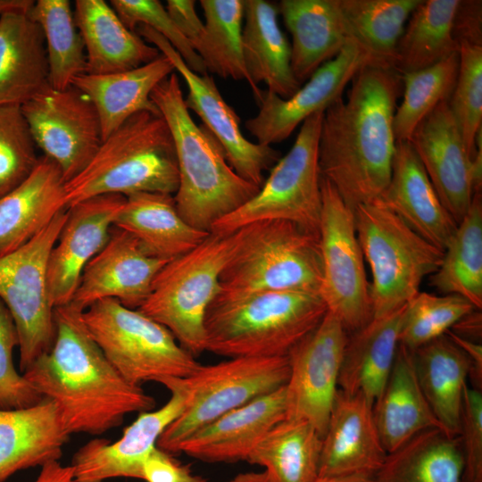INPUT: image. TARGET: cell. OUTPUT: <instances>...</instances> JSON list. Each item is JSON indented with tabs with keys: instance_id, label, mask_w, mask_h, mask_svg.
I'll return each mask as SVG.
<instances>
[{
	"instance_id": "cell-1",
	"label": "cell",
	"mask_w": 482,
	"mask_h": 482,
	"mask_svg": "<svg viewBox=\"0 0 482 482\" xmlns=\"http://www.w3.org/2000/svg\"><path fill=\"white\" fill-rule=\"evenodd\" d=\"M403 79L392 66L369 63L323 114L319 137L320 176L353 211L380 198L395 150L393 120Z\"/></svg>"
},
{
	"instance_id": "cell-2",
	"label": "cell",
	"mask_w": 482,
	"mask_h": 482,
	"mask_svg": "<svg viewBox=\"0 0 482 482\" xmlns=\"http://www.w3.org/2000/svg\"><path fill=\"white\" fill-rule=\"evenodd\" d=\"M82 312L72 303L54 308L52 347L22 373L55 403L70 436L101 435L120 426L126 415L151 411L156 403L113 368L88 333Z\"/></svg>"
},
{
	"instance_id": "cell-3",
	"label": "cell",
	"mask_w": 482,
	"mask_h": 482,
	"mask_svg": "<svg viewBox=\"0 0 482 482\" xmlns=\"http://www.w3.org/2000/svg\"><path fill=\"white\" fill-rule=\"evenodd\" d=\"M150 98L166 121L175 146L176 208L189 225L211 232L217 220L246 203L260 187L239 177L217 139L194 121L176 73L161 81Z\"/></svg>"
},
{
	"instance_id": "cell-4",
	"label": "cell",
	"mask_w": 482,
	"mask_h": 482,
	"mask_svg": "<svg viewBox=\"0 0 482 482\" xmlns=\"http://www.w3.org/2000/svg\"><path fill=\"white\" fill-rule=\"evenodd\" d=\"M327 312L320 295L313 293L217 295L204 318V350L228 358L287 356Z\"/></svg>"
},
{
	"instance_id": "cell-5",
	"label": "cell",
	"mask_w": 482,
	"mask_h": 482,
	"mask_svg": "<svg viewBox=\"0 0 482 482\" xmlns=\"http://www.w3.org/2000/svg\"><path fill=\"white\" fill-rule=\"evenodd\" d=\"M178 186L176 151L169 127L161 114L144 111L104 139L85 169L65 183V202L69 207L101 195H174Z\"/></svg>"
},
{
	"instance_id": "cell-6",
	"label": "cell",
	"mask_w": 482,
	"mask_h": 482,
	"mask_svg": "<svg viewBox=\"0 0 482 482\" xmlns=\"http://www.w3.org/2000/svg\"><path fill=\"white\" fill-rule=\"evenodd\" d=\"M236 247L220 277L219 295L258 292L320 295L322 262L319 237L285 220H264L237 229Z\"/></svg>"
},
{
	"instance_id": "cell-7",
	"label": "cell",
	"mask_w": 482,
	"mask_h": 482,
	"mask_svg": "<svg viewBox=\"0 0 482 482\" xmlns=\"http://www.w3.org/2000/svg\"><path fill=\"white\" fill-rule=\"evenodd\" d=\"M289 377L288 356L236 357L200 365L187 378L157 382L184 396L180 414L162 432L156 446L178 453L193 433L223 414L283 387Z\"/></svg>"
},
{
	"instance_id": "cell-8",
	"label": "cell",
	"mask_w": 482,
	"mask_h": 482,
	"mask_svg": "<svg viewBox=\"0 0 482 482\" xmlns=\"http://www.w3.org/2000/svg\"><path fill=\"white\" fill-rule=\"evenodd\" d=\"M237 238V230L210 232L195 248L166 262L137 309L167 328L194 357L205 352V314L220 292V277Z\"/></svg>"
},
{
	"instance_id": "cell-9",
	"label": "cell",
	"mask_w": 482,
	"mask_h": 482,
	"mask_svg": "<svg viewBox=\"0 0 482 482\" xmlns=\"http://www.w3.org/2000/svg\"><path fill=\"white\" fill-rule=\"evenodd\" d=\"M357 237L371 274L373 318L405 305L440 266L444 251L411 229L379 198L353 210Z\"/></svg>"
},
{
	"instance_id": "cell-10",
	"label": "cell",
	"mask_w": 482,
	"mask_h": 482,
	"mask_svg": "<svg viewBox=\"0 0 482 482\" xmlns=\"http://www.w3.org/2000/svg\"><path fill=\"white\" fill-rule=\"evenodd\" d=\"M82 320L107 360L130 384L187 378L201 365L167 328L116 299L93 303L83 311Z\"/></svg>"
},
{
	"instance_id": "cell-11",
	"label": "cell",
	"mask_w": 482,
	"mask_h": 482,
	"mask_svg": "<svg viewBox=\"0 0 482 482\" xmlns=\"http://www.w3.org/2000/svg\"><path fill=\"white\" fill-rule=\"evenodd\" d=\"M324 112L301 126L288 153L271 167L257 193L243 205L217 220L213 233H230L264 220H285L319 237L321 189L319 137Z\"/></svg>"
},
{
	"instance_id": "cell-12",
	"label": "cell",
	"mask_w": 482,
	"mask_h": 482,
	"mask_svg": "<svg viewBox=\"0 0 482 482\" xmlns=\"http://www.w3.org/2000/svg\"><path fill=\"white\" fill-rule=\"evenodd\" d=\"M67 210L57 213L28 243L0 256V299L18 332L21 374L54 343V306L48 290L47 263L67 218Z\"/></svg>"
},
{
	"instance_id": "cell-13",
	"label": "cell",
	"mask_w": 482,
	"mask_h": 482,
	"mask_svg": "<svg viewBox=\"0 0 482 482\" xmlns=\"http://www.w3.org/2000/svg\"><path fill=\"white\" fill-rule=\"evenodd\" d=\"M320 189L319 242L322 280L320 295L328 312L337 317L351 334L373 319L370 285L356 234L353 211L322 177Z\"/></svg>"
},
{
	"instance_id": "cell-14",
	"label": "cell",
	"mask_w": 482,
	"mask_h": 482,
	"mask_svg": "<svg viewBox=\"0 0 482 482\" xmlns=\"http://www.w3.org/2000/svg\"><path fill=\"white\" fill-rule=\"evenodd\" d=\"M21 107L36 145L59 166L65 183L85 169L103 142L95 105L71 85L48 86Z\"/></svg>"
},
{
	"instance_id": "cell-15",
	"label": "cell",
	"mask_w": 482,
	"mask_h": 482,
	"mask_svg": "<svg viewBox=\"0 0 482 482\" xmlns=\"http://www.w3.org/2000/svg\"><path fill=\"white\" fill-rule=\"evenodd\" d=\"M137 34L154 45L166 56L174 71L181 75L187 87L185 104L204 122L222 146L226 159L236 173L260 187L263 173L279 160V152L270 145L249 141L240 129V119L227 104L214 82L213 77L191 71L179 54L162 36L146 25H138Z\"/></svg>"
},
{
	"instance_id": "cell-16",
	"label": "cell",
	"mask_w": 482,
	"mask_h": 482,
	"mask_svg": "<svg viewBox=\"0 0 482 482\" xmlns=\"http://www.w3.org/2000/svg\"><path fill=\"white\" fill-rule=\"evenodd\" d=\"M348 336L337 317L327 312L319 326L287 355L285 419L310 423L321 437L338 390Z\"/></svg>"
},
{
	"instance_id": "cell-17",
	"label": "cell",
	"mask_w": 482,
	"mask_h": 482,
	"mask_svg": "<svg viewBox=\"0 0 482 482\" xmlns=\"http://www.w3.org/2000/svg\"><path fill=\"white\" fill-rule=\"evenodd\" d=\"M369 63L379 62L355 41L350 40L335 58L321 65L289 98H281L268 90L262 91L256 102L259 112L245 121V129L260 145H270L286 140L306 119L324 112L342 97L355 74Z\"/></svg>"
},
{
	"instance_id": "cell-18",
	"label": "cell",
	"mask_w": 482,
	"mask_h": 482,
	"mask_svg": "<svg viewBox=\"0 0 482 482\" xmlns=\"http://www.w3.org/2000/svg\"><path fill=\"white\" fill-rule=\"evenodd\" d=\"M125 200L121 195H101L68 207L47 263L48 290L54 308L71 302L86 265L107 243Z\"/></svg>"
},
{
	"instance_id": "cell-19",
	"label": "cell",
	"mask_w": 482,
	"mask_h": 482,
	"mask_svg": "<svg viewBox=\"0 0 482 482\" xmlns=\"http://www.w3.org/2000/svg\"><path fill=\"white\" fill-rule=\"evenodd\" d=\"M168 262L148 254L131 234L112 226L105 245L86 265L71 303L85 311L112 298L138 309Z\"/></svg>"
},
{
	"instance_id": "cell-20",
	"label": "cell",
	"mask_w": 482,
	"mask_h": 482,
	"mask_svg": "<svg viewBox=\"0 0 482 482\" xmlns=\"http://www.w3.org/2000/svg\"><path fill=\"white\" fill-rule=\"evenodd\" d=\"M409 142L443 206L459 224L474 195L473 159L466 150L448 101L441 102L419 123Z\"/></svg>"
},
{
	"instance_id": "cell-21",
	"label": "cell",
	"mask_w": 482,
	"mask_h": 482,
	"mask_svg": "<svg viewBox=\"0 0 482 482\" xmlns=\"http://www.w3.org/2000/svg\"><path fill=\"white\" fill-rule=\"evenodd\" d=\"M168 390L171 394L170 400L155 411L140 412L119 440L112 443L96 438L79 448L71 464L74 482H105L116 478L143 479L145 461L162 432L183 410V395L175 388Z\"/></svg>"
},
{
	"instance_id": "cell-22",
	"label": "cell",
	"mask_w": 482,
	"mask_h": 482,
	"mask_svg": "<svg viewBox=\"0 0 482 482\" xmlns=\"http://www.w3.org/2000/svg\"><path fill=\"white\" fill-rule=\"evenodd\" d=\"M373 406L361 395L337 390L320 459L319 476L375 473L387 453L379 438Z\"/></svg>"
},
{
	"instance_id": "cell-23",
	"label": "cell",
	"mask_w": 482,
	"mask_h": 482,
	"mask_svg": "<svg viewBox=\"0 0 482 482\" xmlns=\"http://www.w3.org/2000/svg\"><path fill=\"white\" fill-rule=\"evenodd\" d=\"M285 418L284 386L201 428L179 445L178 453L210 463L246 461L262 436Z\"/></svg>"
},
{
	"instance_id": "cell-24",
	"label": "cell",
	"mask_w": 482,
	"mask_h": 482,
	"mask_svg": "<svg viewBox=\"0 0 482 482\" xmlns=\"http://www.w3.org/2000/svg\"><path fill=\"white\" fill-rule=\"evenodd\" d=\"M379 199L442 251L456 230L458 224L443 206L409 141L396 142L390 180Z\"/></svg>"
},
{
	"instance_id": "cell-25",
	"label": "cell",
	"mask_w": 482,
	"mask_h": 482,
	"mask_svg": "<svg viewBox=\"0 0 482 482\" xmlns=\"http://www.w3.org/2000/svg\"><path fill=\"white\" fill-rule=\"evenodd\" d=\"M69 437L55 403L47 398L26 408L0 409V482L59 461Z\"/></svg>"
},
{
	"instance_id": "cell-26",
	"label": "cell",
	"mask_w": 482,
	"mask_h": 482,
	"mask_svg": "<svg viewBox=\"0 0 482 482\" xmlns=\"http://www.w3.org/2000/svg\"><path fill=\"white\" fill-rule=\"evenodd\" d=\"M59 166L42 155L31 174L0 198V256L20 248L68 208Z\"/></svg>"
},
{
	"instance_id": "cell-27",
	"label": "cell",
	"mask_w": 482,
	"mask_h": 482,
	"mask_svg": "<svg viewBox=\"0 0 482 482\" xmlns=\"http://www.w3.org/2000/svg\"><path fill=\"white\" fill-rule=\"evenodd\" d=\"M73 14L85 47L87 74L132 70L161 55L155 46L129 29L104 0H77Z\"/></svg>"
},
{
	"instance_id": "cell-28",
	"label": "cell",
	"mask_w": 482,
	"mask_h": 482,
	"mask_svg": "<svg viewBox=\"0 0 482 482\" xmlns=\"http://www.w3.org/2000/svg\"><path fill=\"white\" fill-rule=\"evenodd\" d=\"M242 32L243 56L251 80V90L257 102L262 95L258 84L287 99L301 87L291 64L290 45L281 30L278 4L265 0H244Z\"/></svg>"
},
{
	"instance_id": "cell-29",
	"label": "cell",
	"mask_w": 482,
	"mask_h": 482,
	"mask_svg": "<svg viewBox=\"0 0 482 482\" xmlns=\"http://www.w3.org/2000/svg\"><path fill=\"white\" fill-rule=\"evenodd\" d=\"M278 8L292 37L291 69L302 85L351 39L337 0H281Z\"/></svg>"
},
{
	"instance_id": "cell-30",
	"label": "cell",
	"mask_w": 482,
	"mask_h": 482,
	"mask_svg": "<svg viewBox=\"0 0 482 482\" xmlns=\"http://www.w3.org/2000/svg\"><path fill=\"white\" fill-rule=\"evenodd\" d=\"M406 304L386 315L373 318L349 334L345 347L338 389L361 394L373 406L394 365Z\"/></svg>"
},
{
	"instance_id": "cell-31",
	"label": "cell",
	"mask_w": 482,
	"mask_h": 482,
	"mask_svg": "<svg viewBox=\"0 0 482 482\" xmlns=\"http://www.w3.org/2000/svg\"><path fill=\"white\" fill-rule=\"evenodd\" d=\"M372 411L379 438L387 453L424 430L442 429L419 384L412 351L401 344Z\"/></svg>"
},
{
	"instance_id": "cell-32",
	"label": "cell",
	"mask_w": 482,
	"mask_h": 482,
	"mask_svg": "<svg viewBox=\"0 0 482 482\" xmlns=\"http://www.w3.org/2000/svg\"><path fill=\"white\" fill-rule=\"evenodd\" d=\"M113 226L131 234L148 254L164 261L187 253L210 234L182 219L173 195L155 192L127 195Z\"/></svg>"
},
{
	"instance_id": "cell-33",
	"label": "cell",
	"mask_w": 482,
	"mask_h": 482,
	"mask_svg": "<svg viewBox=\"0 0 482 482\" xmlns=\"http://www.w3.org/2000/svg\"><path fill=\"white\" fill-rule=\"evenodd\" d=\"M173 71L170 60L161 54L155 60L132 70L104 75L81 74L72 79L71 86L86 94L95 105L104 140L139 112L161 114L150 96Z\"/></svg>"
},
{
	"instance_id": "cell-34",
	"label": "cell",
	"mask_w": 482,
	"mask_h": 482,
	"mask_svg": "<svg viewBox=\"0 0 482 482\" xmlns=\"http://www.w3.org/2000/svg\"><path fill=\"white\" fill-rule=\"evenodd\" d=\"M49 86L46 42L27 13L0 17V106L20 105Z\"/></svg>"
},
{
	"instance_id": "cell-35",
	"label": "cell",
	"mask_w": 482,
	"mask_h": 482,
	"mask_svg": "<svg viewBox=\"0 0 482 482\" xmlns=\"http://www.w3.org/2000/svg\"><path fill=\"white\" fill-rule=\"evenodd\" d=\"M417 378L422 393L448 436L460 433L461 412L470 362L447 334L412 351Z\"/></svg>"
},
{
	"instance_id": "cell-36",
	"label": "cell",
	"mask_w": 482,
	"mask_h": 482,
	"mask_svg": "<svg viewBox=\"0 0 482 482\" xmlns=\"http://www.w3.org/2000/svg\"><path fill=\"white\" fill-rule=\"evenodd\" d=\"M463 471L459 436L429 428L387 453L373 482H463Z\"/></svg>"
},
{
	"instance_id": "cell-37",
	"label": "cell",
	"mask_w": 482,
	"mask_h": 482,
	"mask_svg": "<svg viewBox=\"0 0 482 482\" xmlns=\"http://www.w3.org/2000/svg\"><path fill=\"white\" fill-rule=\"evenodd\" d=\"M321 445L322 437L312 425L284 419L262 436L246 461L263 468L270 482H313Z\"/></svg>"
},
{
	"instance_id": "cell-38",
	"label": "cell",
	"mask_w": 482,
	"mask_h": 482,
	"mask_svg": "<svg viewBox=\"0 0 482 482\" xmlns=\"http://www.w3.org/2000/svg\"><path fill=\"white\" fill-rule=\"evenodd\" d=\"M460 0H421L409 17L396 45L393 68L401 75L430 67L453 54V36Z\"/></svg>"
},
{
	"instance_id": "cell-39",
	"label": "cell",
	"mask_w": 482,
	"mask_h": 482,
	"mask_svg": "<svg viewBox=\"0 0 482 482\" xmlns=\"http://www.w3.org/2000/svg\"><path fill=\"white\" fill-rule=\"evenodd\" d=\"M430 285L445 295H457L482 308V195L471 205L444 250L440 266L429 276Z\"/></svg>"
},
{
	"instance_id": "cell-40",
	"label": "cell",
	"mask_w": 482,
	"mask_h": 482,
	"mask_svg": "<svg viewBox=\"0 0 482 482\" xmlns=\"http://www.w3.org/2000/svg\"><path fill=\"white\" fill-rule=\"evenodd\" d=\"M421 0H337L351 40L376 62L393 67L396 45Z\"/></svg>"
},
{
	"instance_id": "cell-41",
	"label": "cell",
	"mask_w": 482,
	"mask_h": 482,
	"mask_svg": "<svg viewBox=\"0 0 482 482\" xmlns=\"http://www.w3.org/2000/svg\"><path fill=\"white\" fill-rule=\"evenodd\" d=\"M27 14L44 34L49 86L70 87L74 78L87 72L85 47L70 1L37 0Z\"/></svg>"
},
{
	"instance_id": "cell-42",
	"label": "cell",
	"mask_w": 482,
	"mask_h": 482,
	"mask_svg": "<svg viewBox=\"0 0 482 482\" xmlns=\"http://www.w3.org/2000/svg\"><path fill=\"white\" fill-rule=\"evenodd\" d=\"M459 70V53L422 70L402 75L403 101L393 129L396 142L409 141L419 123L441 102L448 101Z\"/></svg>"
},
{
	"instance_id": "cell-43",
	"label": "cell",
	"mask_w": 482,
	"mask_h": 482,
	"mask_svg": "<svg viewBox=\"0 0 482 482\" xmlns=\"http://www.w3.org/2000/svg\"><path fill=\"white\" fill-rule=\"evenodd\" d=\"M205 18L209 60L208 72L221 78L251 80L245 69L242 32L245 13L244 0H201Z\"/></svg>"
},
{
	"instance_id": "cell-44",
	"label": "cell",
	"mask_w": 482,
	"mask_h": 482,
	"mask_svg": "<svg viewBox=\"0 0 482 482\" xmlns=\"http://www.w3.org/2000/svg\"><path fill=\"white\" fill-rule=\"evenodd\" d=\"M474 309L470 301L457 295H436L420 291L406 303L399 344L414 351L445 334Z\"/></svg>"
},
{
	"instance_id": "cell-45",
	"label": "cell",
	"mask_w": 482,
	"mask_h": 482,
	"mask_svg": "<svg viewBox=\"0 0 482 482\" xmlns=\"http://www.w3.org/2000/svg\"><path fill=\"white\" fill-rule=\"evenodd\" d=\"M448 104L473 159L475 139L482 129V46L460 44L458 75Z\"/></svg>"
},
{
	"instance_id": "cell-46",
	"label": "cell",
	"mask_w": 482,
	"mask_h": 482,
	"mask_svg": "<svg viewBox=\"0 0 482 482\" xmlns=\"http://www.w3.org/2000/svg\"><path fill=\"white\" fill-rule=\"evenodd\" d=\"M20 105L0 106V198L21 185L39 158Z\"/></svg>"
},
{
	"instance_id": "cell-47",
	"label": "cell",
	"mask_w": 482,
	"mask_h": 482,
	"mask_svg": "<svg viewBox=\"0 0 482 482\" xmlns=\"http://www.w3.org/2000/svg\"><path fill=\"white\" fill-rule=\"evenodd\" d=\"M110 4L129 29L133 31L138 25L150 27L169 41L191 71L202 75L208 73L202 58L159 1L112 0Z\"/></svg>"
},
{
	"instance_id": "cell-48",
	"label": "cell",
	"mask_w": 482,
	"mask_h": 482,
	"mask_svg": "<svg viewBox=\"0 0 482 482\" xmlns=\"http://www.w3.org/2000/svg\"><path fill=\"white\" fill-rule=\"evenodd\" d=\"M19 347L18 332L12 317L0 299V409L26 408L44 397L14 367L12 353Z\"/></svg>"
},
{
	"instance_id": "cell-49",
	"label": "cell",
	"mask_w": 482,
	"mask_h": 482,
	"mask_svg": "<svg viewBox=\"0 0 482 482\" xmlns=\"http://www.w3.org/2000/svg\"><path fill=\"white\" fill-rule=\"evenodd\" d=\"M458 436L464 462L463 482H482V391L465 388Z\"/></svg>"
},
{
	"instance_id": "cell-50",
	"label": "cell",
	"mask_w": 482,
	"mask_h": 482,
	"mask_svg": "<svg viewBox=\"0 0 482 482\" xmlns=\"http://www.w3.org/2000/svg\"><path fill=\"white\" fill-rule=\"evenodd\" d=\"M195 6L194 0H168L165 8L205 65L210 56L206 30Z\"/></svg>"
},
{
	"instance_id": "cell-51",
	"label": "cell",
	"mask_w": 482,
	"mask_h": 482,
	"mask_svg": "<svg viewBox=\"0 0 482 482\" xmlns=\"http://www.w3.org/2000/svg\"><path fill=\"white\" fill-rule=\"evenodd\" d=\"M143 480L145 482H208L204 477L195 474L189 465L182 464L170 453L157 446L144 462Z\"/></svg>"
},
{
	"instance_id": "cell-52",
	"label": "cell",
	"mask_w": 482,
	"mask_h": 482,
	"mask_svg": "<svg viewBox=\"0 0 482 482\" xmlns=\"http://www.w3.org/2000/svg\"><path fill=\"white\" fill-rule=\"evenodd\" d=\"M453 36L459 46L461 43L482 46L480 0H460L453 18Z\"/></svg>"
},
{
	"instance_id": "cell-53",
	"label": "cell",
	"mask_w": 482,
	"mask_h": 482,
	"mask_svg": "<svg viewBox=\"0 0 482 482\" xmlns=\"http://www.w3.org/2000/svg\"><path fill=\"white\" fill-rule=\"evenodd\" d=\"M445 334L468 355L470 362L469 378L472 388L482 391V345L481 343L461 338L450 330Z\"/></svg>"
},
{
	"instance_id": "cell-54",
	"label": "cell",
	"mask_w": 482,
	"mask_h": 482,
	"mask_svg": "<svg viewBox=\"0 0 482 482\" xmlns=\"http://www.w3.org/2000/svg\"><path fill=\"white\" fill-rule=\"evenodd\" d=\"M449 330L461 338L481 343V311L474 309L461 318Z\"/></svg>"
},
{
	"instance_id": "cell-55",
	"label": "cell",
	"mask_w": 482,
	"mask_h": 482,
	"mask_svg": "<svg viewBox=\"0 0 482 482\" xmlns=\"http://www.w3.org/2000/svg\"><path fill=\"white\" fill-rule=\"evenodd\" d=\"M34 482H74L72 467L59 461L46 463Z\"/></svg>"
},
{
	"instance_id": "cell-56",
	"label": "cell",
	"mask_w": 482,
	"mask_h": 482,
	"mask_svg": "<svg viewBox=\"0 0 482 482\" xmlns=\"http://www.w3.org/2000/svg\"><path fill=\"white\" fill-rule=\"evenodd\" d=\"M33 3L31 0H0V17L10 12L28 13Z\"/></svg>"
},
{
	"instance_id": "cell-57",
	"label": "cell",
	"mask_w": 482,
	"mask_h": 482,
	"mask_svg": "<svg viewBox=\"0 0 482 482\" xmlns=\"http://www.w3.org/2000/svg\"><path fill=\"white\" fill-rule=\"evenodd\" d=\"M373 477L369 474L318 476L313 482H373Z\"/></svg>"
},
{
	"instance_id": "cell-58",
	"label": "cell",
	"mask_w": 482,
	"mask_h": 482,
	"mask_svg": "<svg viewBox=\"0 0 482 482\" xmlns=\"http://www.w3.org/2000/svg\"><path fill=\"white\" fill-rule=\"evenodd\" d=\"M225 482H270L265 472L250 471L237 474Z\"/></svg>"
}]
</instances>
